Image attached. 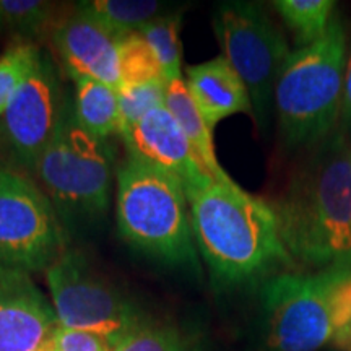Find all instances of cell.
Wrapping results in <instances>:
<instances>
[{
  "instance_id": "obj_1",
  "label": "cell",
  "mask_w": 351,
  "mask_h": 351,
  "mask_svg": "<svg viewBox=\"0 0 351 351\" xmlns=\"http://www.w3.org/2000/svg\"><path fill=\"white\" fill-rule=\"evenodd\" d=\"M192 234L215 289L263 283L295 269L271 202L234 181H212L187 195Z\"/></svg>"
},
{
  "instance_id": "obj_2",
  "label": "cell",
  "mask_w": 351,
  "mask_h": 351,
  "mask_svg": "<svg viewBox=\"0 0 351 351\" xmlns=\"http://www.w3.org/2000/svg\"><path fill=\"white\" fill-rule=\"evenodd\" d=\"M271 205L296 265L351 263V145L341 135L324 140Z\"/></svg>"
},
{
  "instance_id": "obj_3",
  "label": "cell",
  "mask_w": 351,
  "mask_h": 351,
  "mask_svg": "<svg viewBox=\"0 0 351 351\" xmlns=\"http://www.w3.org/2000/svg\"><path fill=\"white\" fill-rule=\"evenodd\" d=\"M116 219L134 249L168 265L200 270L187 194L171 174L125 156L116 173Z\"/></svg>"
},
{
  "instance_id": "obj_4",
  "label": "cell",
  "mask_w": 351,
  "mask_h": 351,
  "mask_svg": "<svg viewBox=\"0 0 351 351\" xmlns=\"http://www.w3.org/2000/svg\"><path fill=\"white\" fill-rule=\"evenodd\" d=\"M345 67V26L333 15L319 41L289 54L276 83L274 106L288 147H314L330 137L341 111Z\"/></svg>"
},
{
  "instance_id": "obj_5",
  "label": "cell",
  "mask_w": 351,
  "mask_h": 351,
  "mask_svg": "<svg viewBox=\"0 0 351 351\" xmlns=\"http://www.w3.org/2000/svg\"><path fill=\"white\" fill-rule=\"evenodd\" d=\"M29 178L54 205L67 231L99 221L111 205L114 147L82 129L69 99L59 130Z\"/></svg>"
},
{
  "instance_id": "obj_6",
  "label": "cell",
  "mask_w": 351,
  "mask_h": 351,
  "mask_svg": "<svg viewBox=\"0 0 351 351\" xmlns=\"http://www.w3.org/2000/svg\"><path fill=\"white\" fill-rule=\"evenodd\" d=\"M351 263L326 270H288L258 289V333L263 351H319L328 345L337 291Z\"/></svg>"
},
{
  "instance_id": "obj_7",
  "label": "cell",
  "mask_w": 351,
  "mask_h": 351,
  "mask_svg": "<svg viewBox=\"0 0 351 351\" xmlns=\"http://www.w3.org/2000/svg\"><path fill=\"white\" fill-rule=\"evenodd\" d=\"M60 327L103 337L116 348L148 314L77 249H67L46 271Z\"/></svg>"
},
{
  "instance_id": "obj_8",
  "label": "cell",
  "mask_w": 351,
  "mask_h": 351,
  "mask_svg": "<svg viewBox=\"0 0 351 351\" xmlns=\"http://www.w3.org/2000/svg\"><path fill=\"white\" fill-rule=\"evenodd\" d=\"M213 28L221 56L247 88L254 121L265 127L275 103L276 83L291 54L287 38L269 12L256 2L219 3Z\"/></svg>"
},
{
  "instance_id": "obj_9",
  "label": "cell",
  "mask_w": 351,
  "mask_h": 351,
  "mask_svg": "<svg viewBox=\"0 0 351 351\" xmlns=\"http://www.w3.org/2000/svg\"><path fill=\"white\" fill-rule=\"evenodd\" d=\"M69 249V231L38 184L0 166V267L46 274Z\"/></svg>"
},
{
  "instance_id": "obj_10",
  "label": "cell",
  "mask_w": 351,
  "mask_h": 351,
  "mask_svg": "<svg viewBox=\"0 0 351 351\" xmlns=\"http://www.w3.org/2000/svg\"><path fill=\"white\" fill-rule=\"evenodd\" d=\"M67 101L54 60L41 51L36 67L0 116L2 166L29 178L59 130Z\"/></svg>"
},
{
  "instance_id": "obj_11",
  "label": "cell",
  "mask_w": 351,
  "mask_h": 351,
  "mask_svg": "<svg viewBox=\"0 0 351 351\" xmlns=\"http://www.w3.org/2000/svg\"><path fill=\"white\" fill-rule=\"evenodd\" d=\"M121 138L127 156L171 174L182 184L187 195L215 181L165 106L145 116Z\"/></svg>"
},
{
  "instance_id": "obj_12",
  "label": "cell",
  "mask_w": 351,
  "mask_h": 351,
  "mask_svg": "<svg viewBox=\"0 0 351 351\" xmlns=\"http://www.w3.org/2000/svg\"><path fill=\"white\" fill-rule=\"evenodd\" d=\"M59 326L33 275L0 267V351H38Z\"/></svg>"
},
{
  "instance_id": "obj_13",
  "label": "cell",
  "mask_w": 351,
  "mask_h": 351,
  "mask_svg": "<svg viewBox=\"0 0 351 351\" xmlns=\"http://www.w3.org/2000/svg\"><path fill=\"white\" fill-rule=\"evenodd\" d=\"M111 29L73 7L52 33L51 44L72 78L83 77L119 90V43Z\"/></svg>"
},
{
  "instance_id": "obj_14",
  "label": "cell",
  "mask_w": 351,
  "mask_h": 351,
  "mask_svg": "<svg viewBox=\"0 0 351 351\" xmlns=\"http://www.w3.org/2000/svg\"><path fill=\"white\" fill-rule=\"evenodd\" d=\"M186 82L210 129L234 114H251L252 103L234 69L223 56L186 69Z\"/></svg>"
},
{
  "instance_id": "obj_15",
  "label": "cell",
  "mask_w": 351,
  "mask_h": 351,
  "mask_svg": "<svg viewBox=\"0 0 351 351\" xmlns=\"http://www.w3.org/2000/svg\"><path fill=\"white\" fill-rule=\"evenodd\" d=\"M165 108L171 112L179 127H181L186 137L189 138L192 147L202 163L215 181L219 182H231L232 179L230 174L223 169L217 158V150L213 143V130L202 116L199 106L192 98L191 90H189L186 78H176V80L168 82L166 85V96H165Z\"/></svg>"
},
{
  "instance_id": "obj_16",
  "label": "cell",
  "mask_w": 351,
  "mask_h": 351,
  "mask_svg": "<svg viewBox=\"0 0 351 351\" xmlns=\"http://www.w3.org/2000/svg\"><path fill=\"white\" fill-rule=\"evenodd\" d=\"M70 12L59 2L47 0H0V36L10 43L39 46L52 38Z\"/></svg>"
},
{
  "instance_id": "obj_17",
  "label": "cell",
  "mask_w": 351,
  "mask_h": 351,
  "mask_svg": "<svg viewBox=\"0 0 351 351\" xmlns=\"http://www.w3.org/2000/svg\"><path fill=\"white\" fill-rule=\"evenodd\" d=\"M75 83L73 112L82 129L96 138L121 135L119 96L116 88L91 78H72Z\"/></svg>"
},
{
  "instance_id": "obj_18",
  "label": "cell",
  "mask_w": 351,
  "mask_h": 351,
  "mask_svg": "<svg viewBox=\"0 0 351 351\" xmlns=\"http://www.w3.org/2000/svg\"><path fill=\"white\" fill-rule=\"evenodd\" d=\"M75 7L119 38L138 33L150 21L178 10L156 0H86Z\"/></svg>"
},
{
  "instance_id": "obj_19",
  "label": "cell",
  "mask_w": 351,
  "mask_h": 351,
  "mask_svg": "<svg viewBox=\"0 0 351 351\" xmlns=\"http://www.w3.org/2000/svg\"><path fill=\"white\" fill-rule=\"evenodd\" d=\"M112 351H208L200 333L148 315Z\"/></svg>"
},
{
  "instance_id": "obj_20",
  "label": "cell",
  "mask_w": 351,
  "mask_h": 351,
  "mask_svg": "<svg viewBox=\"0 0 351 351\" xmlns=\"http://www.w3.org/2000/svg\"><path fill=\"white\" fill-rule=\"evenodd\" d=\"M274 8L295 33L300 47L319 41L335 15L333 0H275Z\"/></svg>"
},
{
  "instance_id": "obj_21",
  "label": "cell",
  "mask_w": 351,
  "mask_h": 351,
  "mask_svg": "<svg viewBox=\"0 0 351 351\" xmlns=\"http://www.w3.org/2000/svg\"><path fill=\"white\" fill-rule=\"evenodd\" d=\"M181 26L182 10L178 8L168 15L150 21L138 32L156 56L166 82L182 77Z\"/></svg>"
},
{
  "instance_id": "obj_22",
  "label": "cell",
  "mask_w": 351,
  "mask_h": 351,
  "mask_svg": "<svg viewBox=\"0 0 351 351\" xmlns=\"http://www.w3.org/2000/svg\"><path fill=\"white\" fill-rule=\"evenodd\" d=\"M41 51L34 44L10 43L0 56V116L36 67Z\"/></svg>"
},
{
  "instance_id": "obj_23",
  "label": "cell",
  "mask_w": 351,
  "mask_h": 351,
  "mask_svg": "<svg viewBox=\"0 0 351 351\" xmlns=\"http://www.w3.org/2000/svg\"><path fill=\"white\" fill-rule=\"evenodd\" d=\"M121 86L165 80L156 56L138 33L124 36L119 43ZM168 83V82H166ZM119 86V88H121Z\"/></svg>"
},
{
  "instance_id": "obj_24",
  "label": "cell",
  "mask_w": 351,
  "mask_h": 351,
  "mask_svg": "<svg viewBox=\"0 0 351 351\" xmlns=\"http://www.w3.org/2000/svg\"><path fill=\"white\" fill-rule=\"evenodd\" d=\"M166 85L163 80L137 83V85H122L117 90L121 114V135L130 130L137 122L148 116L155 109L165 106Z\"/></svg>"
},
{
  "instance_id": "obj_25",
  "label": "cell",
  "mask_w": 351,
  "mask_h": 351,
  "mask_svg": "<svg viewBox=\"0 0 351 351\" xmlns=\"http://www.w3.org/2000/svg\"><path fill=\"white\" fill-rule=\"evenodd\" d=\"M328 348L351 351V276L341 283L332 307V328Z\"/></svg>"
},
{
  "instance_id": "obj_26",
  "label": "cell",
  "mask_w": 351,
  "mask_h": 351,
  "mask_svg": "<svg viewBox=\"0 0 351 351\" xmlns=\"http://www.w3.org/2000/svg\"><path fill=\"white\" fill-rule=\"evenodd\" d=\"M54 351H112L108 340L95 333L60 327L52 337Z\"/></svg>"
},
{
  "instance_id": "obj_27",
  "label": "cell",
  "mask_w": 351,
  "mask_h": 351,
  "mask_svg": "<svg viewBox=\"0 0 351 351\" xmlns=\"http://www.w3.org/2000/svg\"><path fill=\"white\" fill-rule=\"evenodd\" d=\"M341 117L345 125L351 129V54L346 60L345 80H343V96H341Z\"/></svg>"
},
{
  "instance_id": "obj_28",
  "label": "cell",
  "mask_w": 351,
  "mask_h": 351,
  "mask_svg": "<svg viewBox=\"0 0 351 351\" xmlns=\"http://www.w3.org/2000/svg\"><path fill=\"white\" fill-rule=\"evenodd\" d=\"M0 166H2V165H0Z\"/></svg>"
}]
</instances>
